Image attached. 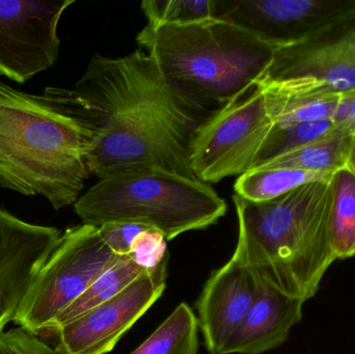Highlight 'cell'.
Returning a JSON list of instances; mask_svg holds the SVG:
<instances>
[{"label": "cell", "instance_id": "obj_1", "mask_svg": "<svg viewBox=\"0 0 355 354\" xmlns=\"http://www.w3.org/2000/svg\"><path fill=\"white\" fill-rule=\"evenodd\" d=\"M41 97L81 129L98 178L166 170L196 179L190 145L215 110L175 85L144 50L96 54L73 89L46 87Z\"/></svg>", "mask_w": 355, "mask_h": 354}, {"label": "cell", "instance_id": "obj_2", "mask_svg": "<svg viewBox=\"0 0 355 354\" xmlns=\"http://www.w3.org/2000/svg\"><path fill=\"white\" fill-rule=\"evenodd\" d=\"M238 218L232 257L260 282L306 301L336 261L329 234L331 179L314 181L271 200L233 195Z\"/></svg>", "mask_w": 355, "mask_h": 354}, {"label": "cell", "instance_id": "obj_3", "mask_svg": "<svg viewBox=\"0 0 355 354\" xmlns=\"http://www.w3.org/2000/svg\"><path fill=\"white\" fill-rule=\"evenodd\" d=\"M91 175L81 129L41 96L0 81V187L43 195L60 210L75 204Z\"/></svg>", "mask_w": 355, "mask_h": 354}, {"label": "cell", "instance_id": "obj_4", "mask_svg": "<svg viewBox=\"0 0 355 354\" xmlns=\"http://www.w3.org/2000/svg\"><path fill=\"white\" fill-rule=\"evenodd\" d=\"M137 42L175 85L218 107L254 83L277 50L252 31L217 18L147 24Z\"/></svg>", "mask_w": 355, "mask_h": 354}, {"label": "cell", "instance_id": "obj_5", "mask_svg": "<svg viewBox=\"0 0 355 354\" xmlns=\"http://www.w3.org/2000/svg\"><path fill=\"white\" fill-rule=\"evenodd\" d=\"M83 224L135 222L160 231L170 241L204 230L227 213V204L198 179L150 170L100 179L74 204Z\"/></svg>", "mask_w": 355, "mask_h": 354}, {"label": "cell", "instance_id": "obj_6", "mask_svg": "<svg viewBox=\"0 0 355 354\" xmlns=\"http://www.w3.org/2000/svg\"><path fill=\"white\" fill-rule=\"evenodd\" d=\"M273 127L266 91L254 81L194 133L189 151L194 176L208 184L252 170Z\"/></svg>", "mask_w": 355, "mask_h": 354}, {"label": "cell", "instance_id": "obj_7", "mask_svg": "<svg viewBox=\"0 0 355 354\" xmlns=\"http://www.w3.org/2000/svg\"><path fill=\"white\" fill-rule=\"evenodd\" d=\"M118 256L99 235L98 227L67 229L40 270L12 324L40 337L64 309L81 297Z\"/></svg>", "mask_w": 355, "mask_h": 354}, {"label": "cell", "instance_id": "obj_8", "mask_svg": "<svg viewBox=\"0 0 355 354\" xmlns=\"http://www.w3.org/2000/svg\"><path fill=\"white\" fill-rule=\"evenodd\" d=\"M214 18L277 49L314 43L355 24V0H215Z\"/></svg>", "mask_w": 355, "mask_h": 354}, {"label": "cell", "instance_id": "obj_9", "mask_svg": "<svg viewBox=\"0 0 355 354\" xmlns=\"http://www.w3.org/2000/svg\"><path fill=\"white\" fill-rule=\"evenodd\" d=\"M74 0H0V76L18 83L58 58V23Z\"/></svg>", "mask_w": 355, "mask_h": 354}, {"label": "cell", "instance_id": "obj_10", "mask_svg": "<svg viewBox=\"0 0 355 354\" xmlns=\"http://www.w3.org/2000/svg\"><path fill=\"white\" fill-rule=\"evenodd\" d=\"M170 255L152 270L144 272L114 299L62 326L58 354H107L125 333L162 297L168 278Z\"/></svg>", "mask_w": 355, "mask_h": 354}, {"label": "cell", "instance_id": "obj_11", "mask_svg": "<svg viewBox=\"0 0 355 354\" xmlns=\"http://www.w3.org/2000/svg\"><path fill=\"white\" fill-rule=\"evenodd\" d=\"M62 233L19 220L0 208V333L12 322Z\"/></svg>", "mask_w": 355, "mask_h": 354}, {"label": "cell", "instance_id": "obj_12", "mask_svg": "<svg viewBox=\"0 0 355 354\" xmlns=\"http://www.w3.org/2000/svg\"><path fill=\"white\" fill-rule=\"evenodd\" d=\"M311 80L336 93L355 89V24L327 39L275 50L256 82Z\"/></svg>", "mask_w": 355, "mask_h": 354}, {"label": "cell", "instance_id": "obj_13", "mask_svg": "<svg viewBox=\"0 0 355 354\" xmlns=\"http://www.w3.org/2000/svg\"><path fill=\"white\" fill-rule=\"evenodd\" d=\"M260 285L254 274L234 257L211 274L196 301L198 328L209 353L220 354L254 305Z\"/></svg>", "mask_w": 355, "mask_h": 354}, {"label": "cell", "instance_id": "obj_14", "mask_svg": "<svg viewBox=\"0 0 355 354\" xmlns=\"http://www.w3.org/2000/svg\"><path fill=\"white\" fill-rule=\"evenodd\" d=\"M260 284L254 305L220 354H260L277 348L302 320L306 301L284 294L265 283Z\"/></svg>", "mask_w": 355, "mask_h": 354}, {"label": "cell", "instance_id": "obj_15", "mask_svg": "<svg viewBox=\"0 0 355 354\" xmlns=\"http://www.w3.org/2000/svg\"><path fill=\"white\" fill-rule=\"evenodd\" d=\"M262 87L267 94L275 126L277 127L316 121H335L342 98V94L311 80L289 81Z\"/></svg>", "mask_w": 355, "mask_h": 354}, {"label": "cell", "instance_id": "obj_16", "mask_svg": "<svg viewBox=\"0 0 355 354\" xmlns=\"http://www.w3.org/2000/svg\"><path fill=\"white\" fill-rule=\"evenodd\" d=\"M354 145V135L340 125L331 134L273 158L257 168H293L333 175L347 166Z\"/></svg>", "mask_w": 355, "mask_h": 354}, {"label": "cell", "instance_id": "obj_17", "mask_svg": "<svg viewBox=\"0 0 355 354\" xmlns=\"http://www.w3.org/2000/svg\"><path fill=\"white\" fill-rule=\"evenodd\" d=\"M145 272L129 256H118L87 291L58 315L45 336H54L62 326L114 299Z\"/></svg>", "mask_w": 355, "mask_h": 354}, {"label": "cell", "instance_id": "obj_18", "mask_svg": "<svg viewBox=\"0 0 355 354\" xmlns=\"http://www.w3.org/2000/svg\"><path fill=\"white\" fill-rule=\"evenodd\" d=\"M329 234L336 260L355 257V172L348 166L331 178Z\"/></svg>", "mask_w": 355, "mask_h": 354}, {"label": "cell", "instance_id": "obj_19", "mask_svg": "<svg viewBox=\"0 0 355 354\" xmlns=\"http://www.w3.org/2000/svg\"><path fill=\"white\" fill-rule=\"evenodd\" d=\"M333 175L293 168H254L238 177L234 191L242 199L260 203L277 199L308 183L329 180Z\"/></svg>", "mask_w": 355, "mask_h": 354}, {"label": "cell", "instance_id": "obj_20", "mask_svg": "<svg viewBox=\"0 0 355 354\" xmlns=\"http://www.w3.org/2000/svg\"><path fill=\"white\" fill-rule=\"evenodd\" d=\"M198 322L189 306L182 303L166 321L130 354H198Z\"/></svg>", "mask_w": 355, "mask_h": 354}, {"label": "cell", "instance_id": "obj_21", "mask_svg": "<svg viewBox=\"0 0 355 354\" xmlns=\"http://www.w3.org/2000/svg\"><path fill=\"white\" fill-rule=\"evenodd\" d=\"M339 126L340 124L334 120L298 123L283 127L275 126L261 148L252 168H259L273 158L322 139L331 134Z\"/></svg>", "mask_w": 355, "mask_h": 354}, {"label": "cell", "instance_id": "obj_22", "mask_svg": "<svg viewBox=\"0 0 355 354\" xmlns=\"http://www.w3.org/2000/svg\"><path fill=\"white\" fill-rule=\"evenodd\" d=\"M215 0H146L141 10L148 24H189L214 18Z\"/></svg>", "mask_w": 355, "mask_h": 354}, {"label": "cell", "instance_id": "obj_23", "mask_svg": "<svg viewBox=\"0 0 355 354\" xmlns=\"http://www.w3.org/2000/svg\"><path fill=\"white\" fill-rule=\"evenodd\" d=\"M166 241L160 231L148 228L135 239L128 256L144 270L154 269L170 255Z\"/></svg>", "mask_w": 355, "mask_h": 354}, {"label": "cell", "instance_id": "obj_24", "mask_svg": "<svg viewBox=\"0 0 355 354\" xmlns=\"http://www.w3.org/2000/svg\"><path fill=\"white\" fill-rule=\"evenodd\" d=\"M149 227L135 222H106L98 227L99 235L108 249L116 256H128L135 239Z\"/></svg>", "mask_w": 355, "mask_h": 354}, {"label": "cell", "instance_id": "obj_25", "mask_svg": "<svg viewBox=\"0 0 355 354\" xmlns=\"http://www.w3.org/2000/svg\"><path fill=\"white\" fill-rule=\"evenodd\" d=\"M0 354H58L55 349L40 337L24 328H12L0 333Z\"/></svg>", "mask_w": 355, "mask_h": 354}, {"label": "cell", "instance_id": "obj_26", "mask_svg": "<svg viewBox=\"0 0 355 354\" xmlns=\"http://www.w3.org/2000/svg\"><path fill=\"white\" fill-rule=\"evenodd\" d=\"M335 121L345 127L355 137V89L342 94Z\"/></svg>", "mask_w": 355, "mask_h": 354}, {"label": "cell", "instance_id": "obj_27", "mask_svg": "<svg viewBox=\"0 0 355 354\" xmlns=\"http://www.w3.org/2000/svg\"><path fill=\"white\" fill-rule=\"evenodd\" d=\"M348 168L352 170V172H355V145L354 149H352V155H350L349 160H348L347 163Z\"/></svg>", "mask_w": 355, "mask_h": 354}]
</instances>
